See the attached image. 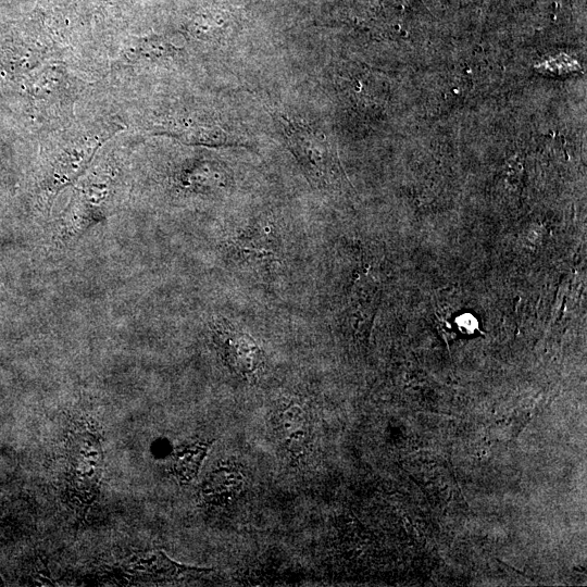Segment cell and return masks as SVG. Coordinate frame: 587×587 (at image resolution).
Listing matches in <instances>:
<instances>
[{"label":"cell","mask_w":587,"mask_h":587,"mask_svg":"<svg viewBox=\"0 0 587 587\" xmlns=\"http://www.w3.org/2000/svg\"><path fill=\"white\" fill-rule=\"evenodd\" d=\"M104 452L100 430L91 421L72 424L65 444L64 496L83 521L97 499Z\"/></svg>","instance_id":"obj_1"},{"label":"cell","mask_w":587,"mask_h":587,"mask_svg":"<svg viewBox=\"0 0 587 587\" xmlns=\"http://www.w3.org/2000/svg\"><path fill=\"white\" fill-rule=\"evenodd\" d=\"M226 253L241 268L258 274L276 272L283 264V250L276 226L258 220L235 230L225 245Z\"/></svg>","instance_id":"obj_4"},{"label":"cell","mask_w":587,"mask_h":587,"mask_svg":"<svg viewBox=\"0 0 587 587\" xmlns=\"http://www.w3.org/2000/svg\"><path fill=\"white\" fill-rule=\"evenodd\" d=\"M245 483L241 466L234 461H226L213 469L201 483L198 501L205 508L227 505L240 495Z\"/></svg>","instance_id":"obj_8"},{"label":"cell","mask_w":587,"mask_h":587,"mask_svg":"<svg viewBox=\"0 0 587 587\" xmlns=\"http://www.w3.org/2000/svg\"><path fill=\"white\" fill-rule=\"evenodd\" d=\"M114 177L109 171H97L86 176L76 189L75 197L65 211L55 239L70 243L87 229L113 212Z\"/></svg>","instance_id":"obj_2"},{"label":"cell","mask_w":587,"mask_h":587,"mask_svg":"<svg viewBox=\"0 0 587 587\" xmlns=\"http://www.w3.org/2000/svg\"><path fill=\"white\" fill-rule=\"evenodd\" d=\"M171 133L177 136L180 140L203 146H227L240 142V139L234 137L218 126L208 125H179L173 126Z\"/></svg>","instance_id":"obj_11"},{"label":"cell","mask_w":587,"mask_h":587,"mask_svg":"<svg viewBox=\"0 0 587 587\" xmlns=\"http://www.w3.org/2000/svg\"><path fill=\"white\" fill-rule=\"evenodd\" d=\"M118 569L121 578L117 582L122 585L175 584L212 572L210 569L178 563L161 550L135 552Z\"/></svg>","instance_id":"obj_6"},{"label":"cell","mask_w":587,"mask_h":587,"mask_svg":"<svg viewBox=\"0 0 587 587\" xmlns=\"http://www.w3.org/2000/svg\"><path fill=\"white\" fill-rule=\"evenodd\" d=\"M178 183L183 188L196 192H218L229 186L232 176L223 165L205 161L186 168Z\"/></svg>","instance_id":"obj_9"},{"label":"cell","mask_w":587,"mask_h":587,"mask_svg":"<svg viewBox=\"0 0 587 587\" xmlns=\"http://www.w3.org/2000/svg\"><path fill=\"white\" fill-rule=\"evenodd\" d=\"M213 441L195 439L174 449L170 471L180 485H186L197 477Z\"/></svg>","instance_id":"obj_10"},{"label":"cell","mask_w":587,"mask_h":587,"mask_svg":"<svg viewBox=\"0 0 587 587\" xmlns=\"http://www.w3.org/2000/svg\"><path fill=\"white\" fill-rule=\"evenodd\" d=\"M280 128L303 173L312 185L329 186L337 171L336 160L326 136L317 127L290 118L284 113H275Z\"/></svg>","instance_id":"obj_3"},{"label":"cell","mask_w":587,"mask_h":587,"mask_svg":"<svg viewBox=\"0 0 587 587\" xmlns=\"http://www.w3.org/2000/svg\"><path fill=\"white\" fill-rule=\"evenodd\" d=\"M1 583H2V579L0 578V585H1Z\"/></svg>","instance_id":"obj_12"},{"label":"cell","mask_w":587,"mask_h":587,"mask_svg":"<svg viewBox=\"0 0 587 587\" xmlns=\"http://www.w3.org/2000/svg\"><path fill=\"white\" fill-rule=\"evenodd\" d=\"M273 429L282 449L292 459L301 458L311 445L312 423L301 400L289 399L275 410Z\"/></svg>","instance_id":"obj_7"},{"label":"cell","mask_w":587,"mask_h":587,"mask_svg":"<svg viewBox=\"0 0 587 587\" xmlns=\"http://www.w3.org/2000/svg\"><path fill=\"white\" fill-rule=\"evenodd\" d=\"M211 332L215 347L230 372L242 380L258 382L264 372L266 358L257 340L225 317L214 319Z\"/></svg>","instance_id":"obj_5"}]
</instances>
